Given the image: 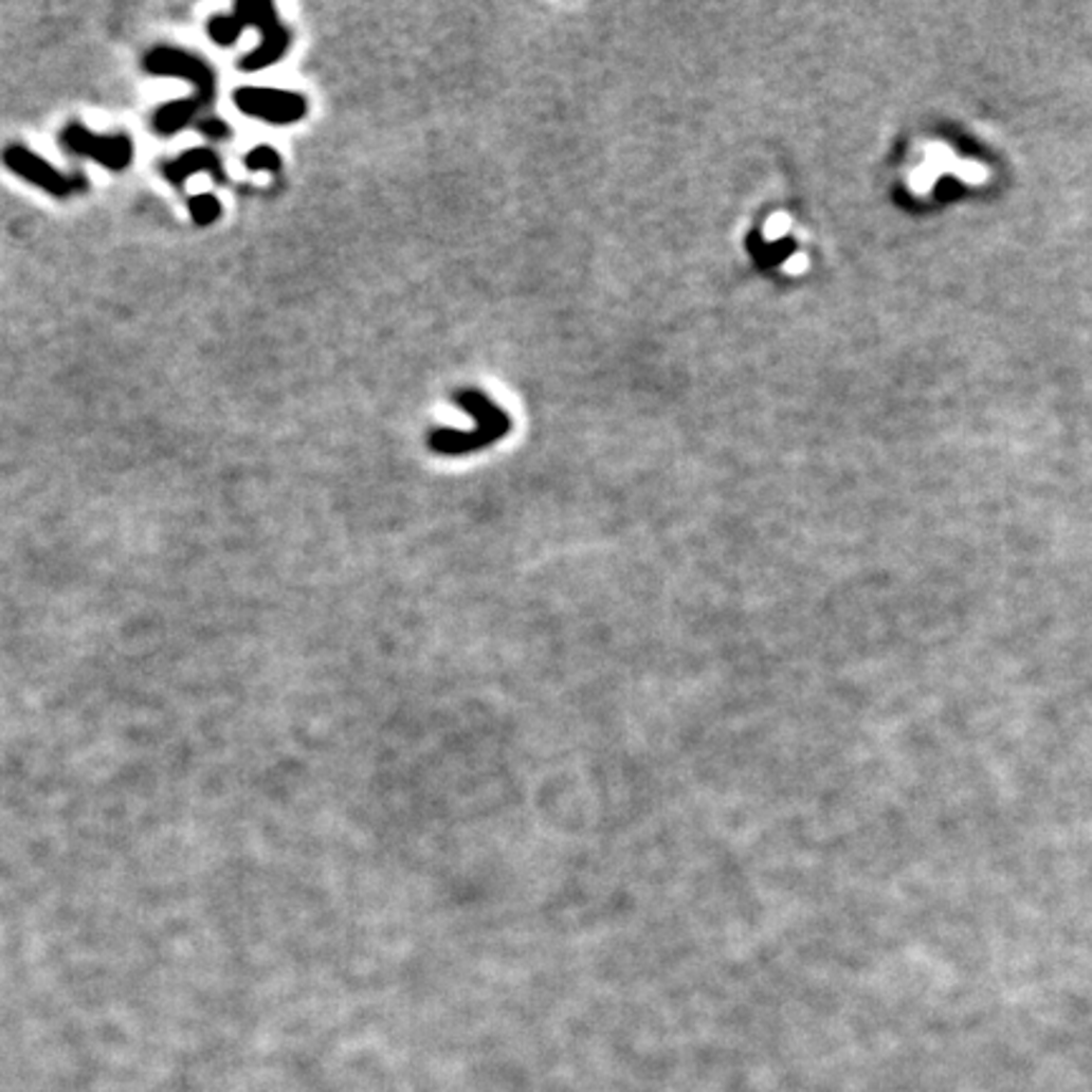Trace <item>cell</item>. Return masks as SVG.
I'll use <instances>...</instances> for the list:
<instances>
[{
	"label": "cell",
	"mask_w": 1092,
	"mask_h": 1092,
	"mask_svg": "<svg viewBox=\"0 0 1092 1092\" xmlns=\"http://www.w3.org/2000/svg\"><path fill=\"white\" fill-rule=\"evenodd\" d=\"M245 165H249L251 170H273V172H276L278 167H281V160H278V154L273 152L271 147H258V149H253L249 158H245Z\"/></svg>",
	"instance_id": "4"
},
{
	"label": "cell",
	"mask_w": 1092,
	"mask_h": 1092,
	"mask_svg": "<svg viewBox=\"0 0 1092 1092\" xmlns=\"http://www.w3.org/2000/svg\"><path fill=\"white\" fill-rule=\"evenodd\" d=\"M190 207H193L195 220H198V223H211V220L220 213L216 198H211V195H205V198H193Z\"/></svg>",
	"instance_id": "5"
},
{
	"label": "cell",
	"mask_w": 1092,
	"mask_h": 1092,
	"mask_svg": "<svg viewBox=\"0 0 1092 1092\" xmlns=\"http://www.w3.org/2000/svg\"><path fill=\"white\" fill-rule=\"evenodd\" d=\"M243 25H256L263 34L261 49L253 51V54L240 61L243 69H261L269 67V63L276 61L278 56L289 49V31L278 23L276 13H273V5L269 3H238L236 16L233 18H216L211 25V34L218 43H231L233 38L238 36V31Z\"/></svg>",
	"instance_id": "2"
},
{
	"label": "cell",
	"mask_w": 1092,
	"mask_h": 1092,
	"mask_svg": "<svg viewBox=\"0 0 1092 1092\" xmlns=\"http://www.w3.org/2000/svg\"><path fill=\"white\" fill-rule=\"evenodd\" d=\"M455 405L463 407L466 413H471L476 418L478 427L473 433H455V431H435L431 435V448L435 453L445 455H463L480 451V448L491 445L493 440H498L501 435L511 431V420L504 410H498L493 402L486 398L478 389H460L455 395Z\"/></svg>",
	"instance_id": "1"
},
{
	"label": "cell",
	"mask_w": 1092,
	"mask_h": 1092,
	"mask_svg": "<svg viewBox=\"0 0 1092 1092\" xmlns=\"http://www.w3.org/2000/svg\"><path fill=\"white\" fill-rule=\"evenodd\" d=\"M236 102L245 114L261 116L271 125H291L307 114V99L289 91L243 89L236 94Z\"/></svg>",
	"instance_id": "3"
}]
</instances>
